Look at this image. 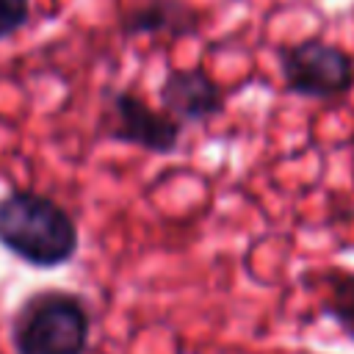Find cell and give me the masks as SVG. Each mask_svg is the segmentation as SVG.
<instances>
[{
  "instance_id": "8992f818",
  "label": "cell",
  "mask_w": 354,
  "mask_h": 354,
  "mask_svg": "<svg viewBox=\"0 0 354 354\" xmlns=\"http://www.w3.org/2000/svg\"><path fill=\"white\" fill-rule=\"evenodd\" d=\"M199 28V11L185 6L183 0H149L122 17V30L127 36L136 33H171L191 36Z\"/></svg>"
},
{
  "instance_id": "7a4b0ae2",
  "label": "cell",
  "mask_w": 354,
  "mask_h": 354,
  "mask_svg": "<svg viewBox=\"0 0 354 354\" xmlns=\"http://www.w3.org/2000/svg\"><path fill=\"white\" fill-rule=\"evenodd\" d=\"M88 335L91 315L83 299L66 290H39L11 318L17 354H86Z\"/></svg>"
},
{
  "instance_id": "5b68a950",
  "label": "cell",
  "mask_w": 354,
  "mask_h": 354,
  "mask_svg": "<svg viewBox=\"0 0 354 354\" xmlns=\"http://www.w3.org/2000/svg\"><path fill=\"white\" fill-rule=\"evenodd\" d=\"M160 105L180 124L207 122L224 111V94L202 69H174L160 83Z\"/></svg>"
},
{
  "instance_id": "ba28073f",
  "label": "cell",
  "mask_w": 354,
  "mask_h": 354,
  "mask_svg": "<svg viewBox=\"0 0 354 354\" xmlns=\"http://www.w3.org/2000/svg\"><path fill=\"white\" fill-rule=\"evenodd\" d=\"M30 17V0H0V41L17 33Z\"/></svg>"
},
{
  "instance_id": "277c9868",
  "label": "cell",
  "mask_w": 354,
  "mask_h": 354,
  "mask_svg": "<svg viewBox=\"0 0 354 354\" xmlns=\"http://www.w3.org/2000/svg\"><path fill=\"white\" fill-rule=\"evenodd\" d=\"M183 124L166 111L149 108L130 91H116L108 102L105 136L122 144H136L149 152H171L180 144Z\"/></svg>"
},
{
  "instance_id": "3957f363",
  "label": "cell",
  "mask_w": 354,
  "mask_h": 354,
  "mask_svg": "<svg viewBox=\"0 0 354 354\" xmlns=\"http://www.w3.org/2000/svg\"><path fill=\"white\" fill-rule=\"evenodd\" d=\"M279 69L288 91L307 100H332L348 94L354 86V61L346 50L321 41L304 39L288 47H279Z\"/></svg>"
},
{
  "instance_id": "52a82bcc",
  "label": "cell",
  "mask_w": 354,
  "mask_h": 354,
  "mask_svg": "<svg viewBox=\"0 0 354 354\" xmlns=\"http://www.w3.org/2000/svg\"><path fill=\"white\" fill-rule=\"evenodd\" d=\"M326 293L321 299V310L354 340V274L351 271H329L324 277Z\"/></svg>"
},
{
  "instance_id": "6da1fadb",
  "label": "cell",
  "mask_w": 354,
  "mask_h": 354,
  "mask_svg": "<svg viewBox=\"0 0 354 354\" xmlns=\"http://www.w3.org/2000/svg\"><path fill=\"white\" fill-rule=\"evenodd\" d=\"M0 246L28 266L55 268L77 252V227L55 199L11 191L0 196Z\"/></svg>"
}]
</instances>
